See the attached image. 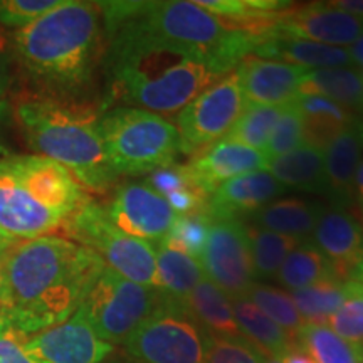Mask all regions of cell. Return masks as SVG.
<instances>
[{
  "mask_svg": "<svg viewBox=\"0 0 363 363\" xmlns=\"http://www.w3.org/2000/svg\"><path fill=\"white\" fill-rule=\"evenodd\" d=\"M99 2L62 0L30 26L17 30L13 43L21 65L54 96L78 93L89 84L104 51Z\"/></svg>",
  "mask_w": 363,
  "mask_h": 363,
  "instance_id": "cell-3",
  "label": "cell"
},
{
  "mask_svg": "<svg viewBox=\"0 0 363 363\" xmlns=\"http://www.w3.org/2000/svg\"><path fill=\"white\" fill-rule=\"evenodd\" d=\"M363 35V21L352 13L326 4L288 7L281 12L272 38L303 39L311 43L345 48L353 45Z\"/></svg>",
  "mask_w": 363,
  "mask_h": 363,
  "instance_id": "cell-15",
  "label": "cell"
},
{
  "mask_svg": "<svg viewBox=\"0 0 363 363\" xmlns=\"http://www.w3.org/2000/svg\"><path fill=\"white\" fill-rule=\"evenodd\" d=\"M62 230L67 239L96 254L111 271L136 284L157 289L155 246L121 233L101 203L88 199Z\"/></svg>",
  "mask_w": 363,
  "mask_h": 363,
  "instance_id": "cell-8",
  "label": "cell"
},
{
  "mask_svg": "<svg viewBox=\"0 0 363 363\" xmlns=\"http://www.w3.org/2000/svg\"><path fill=\"white\" fill-rule=\"evenodd\" d=\"M235 321H238L240 335L257 347L267 358H283L298 347V342L289 337L286 331L267 318L259 308L247 298L233 299Z\"/></svg>",
  "mask_w": 363,
  "mask_h": 363,
  "instance_id": "cell-27",
  "label": "cell"
},
{
  "mask_svg": "<svg viewBox=\"0 0 363 363\" xmlns=\"http://www.w3.org/2000/svg\"><path fill=\"white\" fill-rule=\"evenodd\" d=\"M284 106L247 104L229 133L224 136V140L256 150H264Z\"/></svg>",
  "mask_w": 363,
  "mask_h": 363,
  "instance_id": "cell-34",
  "label": "cell"
},
{
  "mask_svg": "<svg viewBox=\"0 0 363 363\" xmlns=\"http://www.w3.org/2000/svg\"><path fill=\"white\" fill-rule=\"evenodd\" d=\"M283 194L284 187L269 172H251L222 184L208 199L207 214L212 219L244 220Z\"/></svg>",
  "mask_w": 363,
  "mask_h": 363,
  "instance_id": "cell-18",
  "label": "cell"
},
{
  "mask_svg": "<svg viewBox=\"0 0 363 363\" xmlns=\"http://www.w3.org/2000/svg\"><path fill=\"white\" fill-rule=\"evenodd\" d=\"M347 342L363 345V284L348 281L347 298L326 323Z\"/></svg>",
  "mask_w": 363,
  "mask_h": 363,
  "instance_id": "cell-37",
  "label": "cell"
},
{
  "mask_svg": "<svg viewBox=\"0 0 363 363\" xmlns=\"http://www.w3.org/2000/svg\"><path fill=\"white\" fill-rule=\"evenodd\" d=\"M362 115H363V111H362Z\"/></svg>",
  "mask_w": 363,
  "mask_h": 363,
  "instance_id": "cell-54",
  "label": "cell"
},
{
  "mask_svg": "<svg viewBox=\"0 0 363 363\" xmlns=\"http://www.w3.org/2000/svg\"><path fill=\"white\" fill-rule=\"evenodd\" d=\"M9 86H11V65L6 56V51L0 45V121L9 115Z\"/></svg>",
  "mask_w": 363,
  "mask_h": 363,
  "instance_id": "cell-42",
  "label": "cell"
},
{
  "mask_svg": "<svg viewBox=\"0 0 363 363\" xmlns=\"http://www.w3.org/2000/svg\"><path fill=\"white\" fill-rule=\"evenodd\" d=\"M283 363H316L303 348H294L283 357Z\"/></svg>",
  "mask_w": 363,
  "mask_h": 363,
  "instance_id": "cell-44",
  "label": "cell"
},
{
  "mask_svg": "<svg viewBox=\"0 0 363 363\" xmlns=\"http://www.w3.org/2000/svg\"><path fill=\"white\" fill-rule=\"evenodd\" d=\"M308 71L276 59L247 56L239 62L235 74L247 104L284 106L298 98L299 84Z\"/></svg>",
  "mask_w": 363,
  "mask_h": 363,
  "instance_id": "cell-17",
  "label": "cell"
},
{
  "mask_svg": "<svg viewBox=\"0 0 363 363\" xmlns=\"http://www.w3.org/2000/svg\"><path fill=\"white\" fill-rule=\"evenodd\" d=\"M199 262L203 276L230 299L246 298L254 284L246 222L211 217L208 238Z\"/></svg>",
  "mask_w": 363,
  "mask_h": 363,
  "instance_id": "cell-12",
  "label": "cell"
},
{
  "mask_svg": "<svg viewBox=\"0 0 363 363\" xmlns=\"http://www.w3.org/2000/svg\"><path fill=\"white\" fill-rule=\"evenodd\" d=\"M111 98L128 108L174 115L224 78L214 59L135 30L104 33Z\"/></svg>",
  "mask_w": 363,
  "mask_h": 363,
  "instance_id": "cell-2",
  "label": "cell"
},
{
  "mask_svg": "<svg viewBox=\"0 0 363 363\" xmlns=\"http://www.w3.org/2000/svg\"><path fill=\"white\" fill-rule=\"evenodd\" d=\"M267 172L284 189L326 195L325 153L316 147L301 145L286 155L269 158Z\"/></svg>",
  "mask_w": 363,
  "mask_h": 363,
  "instance_id": "cell-25",
  "label": "cell"
},
{
  "mask_svg": "<svg viewBox=\"0 0 363 363\" xmlns=\"http://www.w3.org/2000/svg\"><path fill=\"white\" fill-rule=\"evenodd\" d=\"M348 281L325 279L308 288L291 291L303 321L308 325H326L347 298Z\"/></svg>",
  "mask_w": 363,
  "mask_h": 363,
  "instance_id": "cell-31",
  "label": "cell"
},
{
  "mask_svg": "<svg viewBox=\"0 0 363 363\" xmlns=\"http://www.w3.org/2000/svg\"><path fill=\"white\" fill-rule=\"evenodd\" d=\"M328 4L331 7H337L340 11L352 13V16L363 21V0H335V2Z\"/></svg>",
  "mask_w": 363,
  "mask_h": 363,
  "instance_id": "cell-43",
  "label": "cell"
},
{
  "mask_svg": "<svg viewBox=\"0 0 363 363\" xmlns=\"http://www.w3.org/2000/svg\"><path fill=\"white\" fill-rule=\"evenodd\" d=\"M298 345L316 363H362V345L347 342L326 325L305 323Z\"/></svg>",
  "mask_w": 363,
  "mask_h": 363,
  "instance_id": "cell-32",
  "label": "cell"
},
{
  "mask_svg": "<svg viewBox=\"0 0 363 363\" xmlns=\"http://www.w3.org/2000/svg\"><path fill=\"white\" fill-rule=\"evenodd\" d=\"M244 96L235 72L202 91L177 115L182 153L197 157L229 133L244 111Z\"/></svg>",
  "mask_w": 363,
  "mask_h": 363,
  "instance_id": "cell-11",
  "label": "cell"
},
{
  "mask_svg": "<svg viewBox=\"0 0 363 363\" xmlns=\"http://www.w3.org/2000/svg\"><path fill=\"white\" fill-rule=\"evenodd\" d=\"M27 347L43 363H103L115 352L111 343L98 337L79 310L62 323L30 335Z\"/></svg>",
  "mask_w": 363,
  "mask_h": 363,
  "instance_id": "cell-14",
  "label": "cell"
},
{
  "mask_svg": "<svg viewBox=\"0 0 363 363\" xmlns=\"http://www.w3.org/2000/svg\"><path fill=\"white\" fill-rule=\"evenodd\" d=\"M358 133H360L362 147H363V118H358Z\"/></svg>",
  "mask_w": 363,
  "mask_h": 363,
  "instance_id": "cell-50",
  "label": "cell"
},
{
  "mask_svg": "<svg viewBox=\"0 0 363 363\" xmlns=\"http://www.w3.org/2000/svg\"><path fill=\"white\" fill-rule=\"evenodd\" d=\"M13 115L34 152L69 170L81 187L103 194L115 184L118 175L99 131L103 113L96 108L49 93H24L13 101Z\"/></svg>",
  "mask_w": 363,
  "mask_h": 363,
  "instance_id": "cell-4",
  "label": "cell"
},
{
  "mask_svg": "<svg viewBox=\"0 0 363 363\" xmlns=\"http://www.w3.org/2000/svg\"><path fill=\"white\" fill-rule=\"evenodd\" d=\"M182 305L212 337H242L235 321L233 299L207 278L195 286Z\"/></svg>",
  "mask_w": 363,
  "mask_h": 363,
  "instance_id": "cell-26",
  "label": "cell"
},
{
  "mask_svg": "<svg viewBox=\"0 0 363 363\" xmlns=\"http://www.w3.org/2000/svg\"><path fill=\"white\" fill-rule=\"evenodd\" d=\"M321 208L323 207L305 199H276L249 217L247 224L298 240H306L315 230Z\"/></svg>",
  "mask_w": 363,
  "mask_h": 363,
  "instance_id": "cell-24",
  "label": "cell"
},
{
  "mask_svg": "<svg viewBox=\"0 0 363 363\" xmlns=\"http://www.w3.org/2000/svg\"><path fill=\"white\" fill-rule=\"evenodd\" d=\"M299 94H320L348 110L363 111V71L358 67L310 69L299 84Z\"/></svg>",
  "mask_w": 363,
  "mask_h": 363,
  "instance_id": "cell-28",
  "label": "cell"
},
{
  "mask_svg": "<svg viewBox=\"0 0 363 363\" xmlns=\"http://www.w3.org/2000/svg\"><path fill=\"white\" fill-rule=\"evenodd\" d=\"M294 103L303 116V145L320 150L358 120L352 110L320 94H298Z\"/></svg>",
  "mask_w": 363,
  "mask_h": 363,
  "instance_id": "cell-22",
  "label": "cell"
},
{
  "mask_svg": "<svg viewBox=\"0 0 363 363\" xmlns=\"http://www.w3.org/2000/svg\"><path fill=\"white\" fill-rule=\"evenodd\" d=\"M157 289L175 303H184L203 279L201 262L187 254L157 244Z\"/></svg>",
  "mask_w": 363,
  "mask_h": 363,
  "instance_id": "cell-29",
  "label": "cell"
},
{
  "mask_svg": "<svg viewBox=\"0 0 363 363\" xmlns=\"http://www.w3.org/2000/svg\"><path fill=\"white\" fill-rule=\"evenodd\" d=\"M264 363H283V358H278V357H271V358H266Z\"/></svg>",
  "mask_w": 363,
  "mask_h": 363,
  "instance_id": "cell-52",
  "label": "cell"
},
{
  "mask_svg": "<svg viewBox=\"0 0 363 363\" xmlns=\"http://www.w3.org/2000/svg\"><path fill=\"white\" fill-rule=\"evenodd\" d=\"M62 0H0V24L11 29H24L61 6Z\"/></svg>",
  "mask_w": 363,
  "mask_h": 363,
  "instance_id": "cell-40",
  "label": "cell"
},
{
  "mask_svg": "<svg viewBox=\"0 0 363 363\" xmlns=\"http://www.w3.org/2000/svg\"><path fill=\"white\" fill-rule=\"evenodd\" d=\"M148 184L169 202L177 216L207 214L208 195L195 179L189 163H170L152 172Z\"/></svg>",
  "mask_w": 363,
  "mask_h": 363,
  "instance_id": "cell-23",
  "label": "cell"
},
{
  "mask_svg": "<svg viewBox=\"0 0 363 363\" xmlns=\"http://www.w3.org/2000/svg\"><path fill=\"white\" fill-rule=\"evenodd\" d=\"M207 337L182 303L163 296L123 345L133 363H203Z\"/></svg>",
  "mask_w": 363,
  "mask_h": 363,
  "instance_id": "cell-10",
  "label": "cell"
},
{
  "mask_svg": "<svg viewBox=\"0 0 363 363\" xmlns=\"http://www.w3.org/2000/svg\"><path fill=\"white\" fill-rule=\"evenodd\" d=\"M276 279L289 291H296L320 281L338 278L315 244L311 240H303L288 254L276 274Z\"/></svg>",
  "mask_w": 363,
  "mask_h": 363,
  "instance_id": "cell-30",
  "label": "cell"
},
{
  "mask_svg": "<svg viewBox=\"0 0 363 363\" xmlns=\"http://www.w3.org/2000/svg\"><path fill=\"white\" fill-rule=\"evenodd\" d=\"M104 150L115 174H152L182 153L177 126L155 113L120 106L99 118Z\"/></svg>",
  "mask_w": 363,
  "mask_h": 363,
  "instance_id": "cell-7",
  "label": "cell"
},
{
  "mask_svg": "<svg viewBox=\"0 0 363 363\" xmlns=\"http://www.w3.org/2000/svg\"><path fill=\"white\" fill-rule=\"evenodd\" d=\"M323 153L326 195L331 201V206L350 207L355 202V177L363 153L358 120L335 136Z\"/></svg>",
  "mask_w": 363,
  "mask_h": 363,
  "instance_id": "cell-20",
  "label": "cell"
},
{
  "mask_svg": "<svg viewBox=\"0 0 363 363\" xmlns=\"http://www.w3.org/2000/svg\"><path fill=\"white\" fill-rule=\"evenodd\" d=\"M303 145V116L299 113L296 103H289L283 108L278 123L272 135L262 150L267 158H276L293 152Z\"/></svg>",
  "mask_w": 363,
  "mask_h": 363,
  "instance_id": "cell-38",
  "label": "cell"
},
{
  "mask_svg": "<svg viewBox=\"0 0 363 363\" xmlns=\"http://www.w3.org/2000/svg\"><path fill=\"white\" fill-rule=\"evenodd\" d=\"M163 294L136 284L104 267L81 299L78 310L104 342L125 343L130 335L160 306Z\"/></svg>",
  "mask_w": 363,
  "mask_h": 363,
  "instance_id": "cell-9",
  "label": "cell"
},
{
  "mask_svg": "<svg viewBox=\"0 0 363 363\" xmlns=\"http://www.w3.org/2000/svg\"><path fill=\"white\" fill-rule=\"evenodd\" d=\"M88 199L71 172L54 160L0 158V230L16 242L54 235Z\"/></svg>",
  "mask_w": 363,
  "mask_h": 363,
  "instance_id": "cell-5",
  "label": "cell"
},
{
  "mask_svg": "<svg viewBox=\"0 0 363 363\" xmlns=\"http://www.w3.org/2000/svg\"><path fill=\"white\" fill-rule=\"evenodd\" d=\"M254 56L272 57L288 65L301 66L306 69H328V67H350L353 65L348 48L318 44L311 40L272 38L254 49Z\"/></svg>",
  "mask_w": 363,
  "mask_h": 363,
  "instance_id": "cell-21",
  "label": "cell"
},
{
  "mask_svg": "<svg viewBox=\"0 0 363 363\" xmlns=\"http://www.w3.org/2000/svg\"><path fill=\"white\" fill-rule=\"evenodd\" d=\"M266 355L244 337L227 338L208 335L203 363H264Z\"/></svg>",
  "mask_w": 363,
  "mask_h": 363,
  "instance_id": "cell-39",
  "label": "cell"
},
{
  "mask_svg": "<svg viewBox=\"0 0 363 363\" xmlns=\"http://www.w3.org/2000/svg\"><path fill=\"white\" fill-rule=\"evenodd\" d=\"M355 201L358 202V206H360L362 216H363V158L360 165H358L357 177H355Z\"/></svg>",
  "mask_w": 363,
  "mask_h": 363,
  "instance_id": "cell-45",
  "label": "cell"
},
{
  "mask_svg": "<svg viewBox=\"0 0 363 363\" xmlns=\"http://www.w3.org/2000/svg\"><path fill=\"white\" fill-rule=\"evenodd\" d=\"M352 281H358V283L363 284V259L360 261V264L355 267V271H353Z\"/></svg>",
  "mask_w": 363,
  "mask_h": 363,
  "instance_id": "cell-48",
  "label": "cell"
},
{
  "mask_svg": "<svg viewBox=\"0 0 363 363\" xmlns=\"http://www.w3.org/2000/svg\"><path fill=\"white\" fill-rule=\"evenodd\" d=\"M350 54H352L353 65H355V66L358 67V69L363 71V35H362L360 39L357 40L355 44L352 45Z\"/></svg>",
  "mask_w": 363,
  "mask_h": 363,
  "instance_id": "cell-46",
  "label": "cell"
},
{
  "mask_svg": "<svg viewBox=\"0 0 363 363\" xmlns=\"http://www.w3.org/2000/svg\"><path fill=\"white\" fill-rule=\"evenodd\" d=\"M208 229H211V216L208 214L177 216L174 225L160 244L187 254L199 261L203 247H206Z\"/></svg>",
  "mask_w": 363,
  "mask_h": 363,
  "instance_id": "cell-36",
  "label": "cell"
},
{
  "mask_svg": "<svg viewBox=\"0 0 363 363\" xmlns=\"http://www.w3.org/2000/svg\"><path fill=\"white\" fill-rule=\"evenodd\" d=\"M13 244H16V240H12V239H9L6 234L2 233V230H0V254H4L7 251L9 247H12Z\"/></svg>",
  "mask_w": 363,
  "mask_h": 363,
  "instance_id": "cell-47",
  "label": "cell"
},
{
  "mask_svg": "<svg viewBox=\"0 0 363 363\" xmlns=\"http://www.w3.org/2000/svg\"><path fill=\"white\" fill-rule=\"evenodd\" d=\"M249 246H251L254 279H269L276 278L279 267L288 254L293 251L303 240L288 238V235L271 233V230L259 229L246 222Z\"/></svg>",
  "mask_w": 363,
  "mask_h": 363,
  "instance_id": "cell-33",
  "label": "cell"
},
{
  "mask_svg": "<svg viewBox=\"0 0 363 363\" xmlns=\"http://www.w3.org/2000/svg\"><path fill=\"white\" fill-rule=\"evenodd\" d=\"M4 254H0V303H2V291H4Z\"/></svg>",
  "mask_w": 363,
  "mask_h": 363,
  "instance_id": "cell-49",
  "label": "cell"
},
{
  "mask_svg": "<svg viewBox=\"0 0 363 363\" xmlns=\"http://www.w3.org/2000/svg\"><path fill=\"white\" fill-rule=\"evenodd\" d=\"M362 363H363V345H362Z\"/></svg>",
  "mask_w": 363,
  "mask_h": 363,
  "instance_id": "cell-53",
  "label": "cell"
},
{
  "mask_svg": "<svg viewBox=\"0 0 363 363\" xmlns=\"http://www.w3.org/2000/svg\"><path fill=\"white\" fill-rule=\"evenodd\" d=\"M103 363H133V362H131L130 358L126 357L125 360H123V358H115V360H110V362H103Z\"/></svg>",
  "mask_w": 363,
  "mask_h": 363,
  "instance_id": "cell-51",
  "label": "cell"
},
{
  "mask_svg": "<svg viewBox=\"0 0 363 363\" xmlns=\"http://www.w3.org/2000/svg\"><path fill=\"white\" fill-rule=\"evenodd\" d=\"M104 267L93 251L61 235L16 242L4 254L0 318L27 335L62 323Z\"/></svg>",
  "mask_w": 363,
  "mask_h": 363,
  "instance_id": "cell-1",
  "label": "cell"
},
{
  "mask_svg": "<svg viewBox=\"0 0 363 363\" xmlns=\"http://www.w3.org/2000/svg\"><path fill=\"white\" fill-rule=\"evenodd\" d=\"M104 208L121 233L153 246L167 238L177 219L169 202L148 182H126L118 185Z\"/></svg>",
  "mask_w": 363,
  "mask_h": 363,
  "instance_id": "cell-13",
  "label": "cell"
},
{
  "mask_svg": "<svg viewBox=\"0 0 363 363\" xmlns=\"http://www.w3.org/2000/svg\"><path fill=\"white\" fill-rule=\"evenodd\" d=\"M311 242L330 262L335 276L352 281L355 267L363 259V225L348 208L323 207L318 217Z\"/></svg>",
  "mask_w": 363,
  "mask_h": 363,
  "instance_id": "cell-16",
  "label": "cell"
},
{
  "mask_svg": "<svg viewBox=\"0 0 363 363\" xmlns=\"http://www.w3.org/2000/svg\"><path fill=\"white\" fill-rule=\"evenodd\" d=\"M246 298L298 342L299 331L305 326V321L299 315L291 294L272 286L254 283Z\"/></svg>",
  "mask_w": 363,
  "mask_h": 363,
  "instance_id": "cell-35",
  "label": "cell"
},
{
  "mask_svg": "<svg viewBox=\"0 0 363 363\" xmlns=\"http://www.w3.org/2000/svg\"><path fill=\"white\" fill-rule=\"evenodd\" d=\"M29 335L0 318V363H43L30 353Z\"/></svg>",
  "mask_w": 363,
  "mask_h": 363,
  "instance_id": "cell-41",
  "label": "cell"
},
{
  "mask_svg": "<svg viewBox=\"0 0 363 363\" xmlns=\"http://www.w3.org/2000/svg\"><path fill=\"white\" fill-rule=\"evenodd\" d=\"M269 158L262 150L220 140L189 162L195 179L208 195L225 182L251 172L266 170Z\"/></svg>",
  "mask_w": 363,
  "mask_h": 363,
  "instance_id": "cell-19",
  "label": "cell"
},
{
  "mask_svg": "<svg viewBox=\"0 0 363 363\" xmlns=\"http://www.w3.org/2000/svg\"><path fill=\"white\" fill-rule=\"evenodd\" d=\"M99 9L104 33L126 29L182 44L211 56L224 74L261 44L195 2H99Z\"/></svg>",
  "mask_w": 363,
  "mask_h": 363,
  "instance_id": "cell-6",
  "label": "cell"
}]
</instances>
